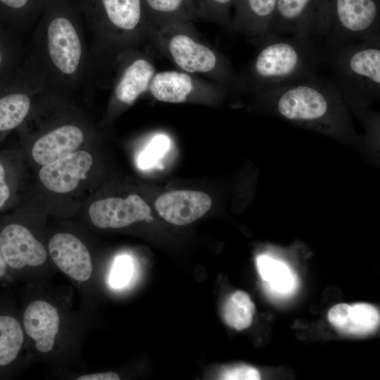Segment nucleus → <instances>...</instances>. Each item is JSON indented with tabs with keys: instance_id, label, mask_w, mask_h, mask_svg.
Segmentation results:
<instances>
[{
	"instance_id": "7ed1b4c3",
	"label": "nucleus",
	"mask_w": 380,
	"mask_h": 380,
	"mask_svg": "<svg viewBox=\"0 0 380 380\" xmlns=\"http://www.w3.org/2000/svg\"><path fill=\"white\" fill-rule=\"evenodd\" d=\"M240 77L244 91L255 94L317 75L324 65L322 45L312 37L270 32Z\"/></svg>"
},
{
	"instance_id": "423d86ee",
	"label": "nucleus",
	"mask_w": 380,
	"mask_h": 380,
	"mask_svg": "<svg viewBox=\"0 0 380 380\" xmlns=\"http://www.w3.org/2000/svg\"><path fill=\"white\" fill-rule=\"evenodd\" d=\"M273 104L282 117L293 121L317 122L341 108L342 96L330 80L317 75L256 94Z\"/></svg>"
},
{
	"instance_id": "1a4fd4ad",
	"label": "nucleus",
	"mask_w": 380,
	"mask_h": 380,
	"mask_svg": "<svg viewBox=\"0 0 380 380\" xmlns=\"http://www.w3.org/2000/svg\"><path fill=\"white\" fill-rule=\"evenodd\" d=\"M226 91L209 80L182 70L156 72L148 89L155 99L173 103L219 100Z\"/></svg>"
},
{
	"instance_id": "ddd939ff",
	"label": "nucleus",
	"mask_w": 380,
	"mask_h": 380,
	"mask_svg": "<svg viewBox=\"0 0 380 380\" xmlns=\"http://www.w3.org/2000/svg\"><path fill=\"white\" fill-rule=\"evenodd\" d=\"M20 75L0 89V137L20 127L42 94Z\"/></svg>"
},
{
	"instance_id": "2f4dec72",
	"label": "nucleus",
	"mask_w": 380,
	"mask_h": 380,
	"mask_svg": "<svg viewBox=\"0 0 380 380\" xmlns=\"http://www.w3.org/2000/svg\"><path fill=\"white\" fill-rule=\"evenodd\" d=\"M118 374L113 372L86 374L77 378V380H119Z\"/></svg>"
},
{
	"instance_id": "4468645a",
	"label": "nucleus",
	"mask_w": 380,
	"mask_h": 380,
	"mask_svg": "<svg viewBox=\"0 0 380 380\" xmlns=\"http://www.w3.org/2000/svg\"><path fill=\"white\" fill-rule=\"evenodd\" d=\"M277 0H234L230 30L255 46L270 33Z\"/></svg>"
},
{
	"instance_id": "f03ea898",
	"label": "nucleus",
	"mask_w": 380,
	"mask_h": 380,
	"mask_svg": "<svg viewBox=\"0 0 380 380\" xmlns=\"http://www.w3.org/2000/svg\"><path fill=\"white\" fill-rule=\"evenodd\" d=\"M91 35L90 51L98 84L111 77L122 53L147 46L149 23L143 0H77Z\"/></svg>"
},
{
	"instance_id": "412c9836",
	"label": "nucleus",
	"mask_w": 380,
	"mask_h": 380,
	"mask_svg": "<svg viewBox=\"0 0 380 380\" xmlns=\"http://www.w3.org/2000/svg\"><path fill=\"white\" fill-rule=\"evenodd\" d=\"M150 29L194 25L199 18L194 0H143Z\"/></svg>"
},
{
	"instance_id": "a878e982",
	"label": "nucleus",
	"mask_w": 380,
	"mask_h": 380,
	"mask_svg": "<svg viewBox=\"0 0 380 380\" xmlns=\"http://www.w3.org/2000/svg\"><path fill=\"white\" fill-rule=\"evenodd\" d=\"M22 65L20 48L0 23V89L17 77Z\"/></svg>"
},
{
	"instance_id": "9b49d317",
	"label": "nucleus",
	"mask_w": 380,
	"mask_h": 380,
	"mask_svg": "<svg viewBox=\"0 0 380 380\" xmlns=\"http://www.w3.org/2000/svg\"><path fill=\"white\" fill-rule=\"evenodd\" d=\"M0 251L8 267L15 270L41 265L47 256L46 249L31 232L13 222L0 230Z\"/></svg>"
},
{
	"instance_id": "dca6fc26",
	"label": "nucleus",
	"mask_w": 380,
	"mask_h": 380,
	"mask_svg": "<svg viewBox=\"0 0 380 380\" xmlns=\"http://www.w3.org/2000/svg\"><path fill=\"white\" fill-rule=\"evenodd\" d=\"M91 155L85 151H74L44 165L39 170L40 181L49 190L65 194L74 190L90 170Z\"/></svg>"
},
{
	"instance_id": "2eb2a0df",
	"label": "nucleus",
	"mask_w": 380,
	"mask_h": 380,
	"mask_svg": "<svg viewBox=\"0 0 380 380\" xmlns=\"http://www.w3.org/2000/svg\"><path fill=\"white\" fill-rule=\"evenodd\" d=\"M84 139L83 125L77 121H64L45 132L34 141L32 155L36 163L44 165L76 151Z\"/></svg>"
},
{
	"instance_id": "6e6552de",
	"label": "nucleus",
	"mask_w": 380,
	"mask_h": 380,
	"mask_svg": "<svg viewBox=\"0 0 380 380\" xmlns=\"http://www.w3.org/2000/svg\"><path fill=\"white\" fill-rule=\"evenodd\" d=\"M156 68L149 52L142 48L120 55L115 61L111 77V102L116 107L129 106L148 91Z\"/></svg>"
},
{
	"instance_id": "f8f14e48",
	"label": "nucleus",
	"mask_w": 380,
	"mask_h": 380,
	"mask_svg": "<svg viewBox=\"0 0 380 380\" xmlns=\"http://www.w3.org/2000/svg\"><path fill=\"white\" fill-rule=\"evenodd\" d=\"M148 205L138 195L126 198H106L94 201L89 208L91 222L101 229H118L135 222L152 219Z\"/></svg>"
},
{
	"instance_id": "6ab92c4d",
	"label": "nucleus",
	"mask_w": 380,
	"mask_h": 380,
	"mask_svg": "<svg viewBox=\"0 0 380 380\" xmlns=\"http://www.w3.org/2000/svg\"><path fill=\"white\" fill-rule=\"evenodd\" d=\"M26 334L35 341L37 350L48 353L53 347L59 329L57 309L44 300H35L25 308L23 318Z\"/></svg>"
},
{
	"instance_id": "5701e85b",
	"label": "nucleus",
	"mask_w": 380,
	"mask_h": 380,
	"mask_svg": "<svg viewBox=\"0 0 380 380\" xmlns=\"http://www.w3.org/2000/svg\"><path fill=\"white\" fill-rule=\"evenodd\" d=\"M49 0H0V22L15 28L32 25L42 15Z\"/></svg>"
},
{
	"instance_id": "f257e3e1",
	"label": "nucleus",
	"mask_w": 380,
	"mask_h": 380,
	"mask_svg": "<svg viewBox=\"0 0 380 380\" xmlns=\"http://www.w3.org/2000/svg\"><path fill=\"white\" fill-rule=\"evenodd\" d=\"M39 20L20 75L43 93L69 99L91 94L98 72L76 1L49 0Z\"/></svg>"
},
{
	"instance_id": "a211bd4d",
	"label": "nucleus",
	"mask_w": 380,
	"mask_h": 380,
	"mask_svg": "<svg viewBox=\"0 0 380 380\" xmlns=\"http://www.w3.org/2000/svg\"><path fill=\"white\" fill-rule=\"evenodd\" d=\"M50 255L57 267L77 281H87L92 273L90 254L84 244L68 233L55 234L49 244Z\"/></svg>"
},
{
	"instance_id": "f3484780",
	"label": "nucleus",
	"mask_w": 380,
	"mask_h": 380,
	"mask_svg": "<svg viewBox=\"0 0 380 380\" xmlns=\"http://www.w3.org/2000/svg\"><path fill=\"white\" fill-rule=\"evenodd\" d=\"M212 205L210 197L201 191L180 190L160 196L155 203L158 214L175 225L190 224L205 215Z\"/></svg>"
},
{
	"instance_id": "aec40b11",
	"label": "nucleus",
	"mask_w": 380,
	"mask_h": 380,
	"mask_svg": "<svg viewBox=\"0 0 380 380\" xmlns=\"http://www.w3.org/2000/svg\"><path fill=\"white\" fill-rule=\"evenodd\" d=\"M328 319L340 332L353 336H365L377 329L380 315L375 306L368 303H340L329 310Z\"/></svg>"
},
{
	"instance_id": "b1692460",
	"label": "nucleus",
	"mask_w": 380,
	"mask_h": 380,
	"mask_svg": "<svg viewBox=\"0 0 380 380\" xmlns=\"http://www.w3.org/2000/svg\"><path fill=\"white\" fill-rule=\"evenodd\" d=\"M255 312V304L249 295L244 291H237L226 300L222 315L227 325L241 331L251 326Z\"/></svg>"
},
{
	"instance_id": "9d476101",
	"label": "nucleus",
	"mask_w": 380,
	"mask_h": 380,
	"mask_svg": "<svg viewBox=\"0 0 380 380\" xmlns=\"http://www.w3.org/2000/svg\"><path fill=\"white\" fill-rule=\"evenodd\" d=\"M324 0H277L270 32L301 35L319 42Z\"/></svg>"
},
{
	"instance_id": "bb28decb",
	"label": "nucleus",
	"mask_w": 380,
	"mask_h": 380,
	"mask_svg": "<svg viewBox=\"0 0 380 380\" xmlns=\"http://www.w3.org/2000/svg\"><path fill=\"white\" fill-rule=\"evenodd\" d=\"M199 18L231 28L234 0H194Z\"/></svg>"
},
{
	"instance_id": "0eeeda50",
	"label": "nucleus",
	"mask_w": 380,
	"mask_h": 380,
	"mask_svg": "<svg viewBox=\"0 0 380 380\" xmlns=\"http://www.w3.org/2000/svg\"><path fill=\"white\" fill-rule=\"evenodd\" d=\"M380 37V0H324L319 42L336 46Z\"/></svg>"
},
{
	"instance_id": "c756f323",
	"label": "nucleus",
	"mask_w": 380,
	"mask_h": 380,
	"mask_svg": "<svg viewBox=\"0 0 380 380\" xmlns=\"http://www.w3.org/2000/svg\"><path fill=\"white\" fill-rule=\"evenodd\" d=\"M219 379L224 380H258L260 379V374L253 367L237 365L222 370Z\"/></svg>"
},
{
	"instance_id": "473e14b6",
	"label": "nucleus",
	"mask_w": 380,
	"mask_h": 380,
	"mask_svg": "<svg viewBox=\"0 0 380 380\" xmlns=\"http://www.w3.org/2000/svg\"><path fill=\"white\" fill-rule=\"evenodd\" d=\"M7 270L8 266L0 251V278H3L6 276Z\"/></svg>"
},
{
	"instance_id": "7c9ffc66",
	"label": "nucleus",
	"mask_w": 380,
	"mask_h": 380,
	"mask_svg": "<svg viewBox=\"0 0 380 380\" xmlns=\"http://www.w3.org/2000/svg\"><path fill=\"white\" fill-rule=\"evenodd\" d=\"M4 162V160L0 159V210L6 207L12 195L8 171Z\"/></svg>"
},
{
	"instance_id": "20e7f679",
	"label": "nucleus",
	"mask_w": 380,
	"mask_h": 380,
	"mask_svg": "<svg viewBox=\"0 0 380 380\" xmlns=\"http://www.w3.org/2000/svg\"><path fill=\"white\" fill-rule=\"evenodd\" d=\"M147 46L154 48L182 71L206 77L227 91H244L229 59L198 36L194 25L150 29Z\"/></svg>"
},
{
	"instance_id": "4be33fe9",
	"label": "nucleus",
	"mask_w": 380,
	"mask_h": 380,
	"mask_svg": "<svg viewBox=\"0 0 380 380\" xmlns=\"http://www.w3.org/2000/svg\"><path fill=\"white\" fill-rule=\"evenodd\" d=\"M256 264L267 291L274 296H287L296 289L297 278L286 263L267 255H260L257 258Z\"/></svg>"
},
{
	"instance_id": "39448f33",
	"label": "nucleus",
	"mask_w": 380,
	"mask_h": 380,
	"mask_svg": "<svg viewBox=\"0 0 380 380\" xmlns=\"http://www.w3.org/2000/svg\"><path fill=\"white\" fill-rule=\"evenodd\" d=\"M323 47L324 64L332 72L330 81L343 99L366 103L379 96L380 37Z\"/></svg>"
},
{
	"instance_id": "393cba45",
	"label": "nucleus",
	"mask_w": 380,
	"mask_h": 380,
	"mask_svg": "<svg viewBox=\"0 0 380 380\" xmlns=\"http://www.w3.org/2000/svg\"><path fill=\"white\" fill-rule=\"evenodd\" d=\"M24 334L17 319L0 315V367L10 365L22 348Z\"/></svg>"
},
{
	"instance_id": "c85d7f7f",
	"label": "nucleus",
	"mask_w": 380,
	"mask_h": 380,
	"mask_svg": "<svg viewBox=\"0 0 380 380\" xmlns=\"http://www.w3.org/2000/svg\"><path fill=\"white\" fill-rule=\"evenodd\" d=\"M169 147L170 140L166 136L158 135L153 137L138 157L139 167L141 170H147L154 166L167 152Z\"/></svg>"
},
{
	"instance_id": "cd10ccee",
	"label": "nucleus",
	"mask_w": 380,
	"mask_h": 380,
	"mask_svg": "<svg viewBox=\"0 0 380 380\" xmlns=\"http://www.w3.org/2000/svg\"><path fill=\"white\" fill-rule=\"evenodd\" d=\"M134 263L131 256L127 254L117 256L108 277L109 285L116 289L127 286L134 277Z\"/></svg>"
}]
</instances>
